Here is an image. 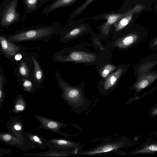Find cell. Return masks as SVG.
Returning a JSON list of instances; mask_svg holds the SVG:
<instances>
[{
    "mask_svg": "<svg viewBox=\"0 0 157 157\" xmlns=\"http://www.w3.org/2000/svg\"><path fill=\"white\" fill-rule=\"evenodd\" d=\"M57 86L62 90L60 98L65 101L75 113L83 112L91 106V100H87L82 90L69 86L63 81L58 71H55Z\"/></svg>",
    "mask_w": 157,
    "mask_h": 157,
    "instance_id": "obj_1",
    "label": "cell"
},
{
    "mask_svg": "<svg viewBox=\"0 0 157 157\" xmlns=\"http://www.w3.org/2000/svg\"><path fill=\"white\" fill-rule=\"evenodd\" d=\"M59 32L58 25H52L17 32L9 36L8 39L13 42L33 40L47 41L57 35Z\"/></svg>",
    "mask_w": 157,
    "mask_h": 157,
    "instance_id": "obj_2",
    "label": "cell"
},
{
    "mask_svg": "<svg viewBox=\"0 0 157 157\" xmlns=\"http://www.w3.org/2000/svg\"><path fill=\"white\" fill-rule=\"evenodd\" d=\"M18 0H5L2 3L0 8V25L7 27L19 20L20 14L17 9Z\"/></svg>",
    "mask_w": 157,
    "mask_h": 157,
    "instance_id": "obj_3",
    "label": "cell"
},
{
    "mask_svg": "<svg viewBox=\"0 0 157 157\" xmlns=\"http://www.w3.org/2000/svg\"><path fill=\"white\" fill-rule=\"evenodd\" d=\"M124 144L120 140L104 141L97 147L90 150H80L77 155H92L117 151L123 147Z\"/></svg>",
    "mask_w": 157,
    "mask_h": 157,
    "instance_id": "obj_4",
    "label": "cell"
},
{
    "mask_svg": "<svg viewBox=\"0 0 157 157\" xmlns=\"http://www.w3.org/2000/svg\"><path fill=\"white\" fill-rule=\"evenodd\" d=\"M35 118L40 123L38 129L43 128L61 135L67 138L71 136H75V135H70L61 131L60 129L66 128L68 125L50 118L40 115L34 116Z\"/></svg>",
    "mask_w": 157,
    "mask_h": 157,
    "instance_id": "obj_5",
    "label": "cell"
},
{
    "mask_svg": "<svg viewBox=\"0 0 157 157\" xmlns=\"http://www.w3.org/2000/svg\"><path fill=\"white\" fill-rule=\"evenodd\" d=\"M52 57L54 61L57 62L70 61L89 62L94 61L96 59L94 55L82 52H74L66 55L56 52Z\"/></svg>",
    "mask_w": 157,
    "mask_h": 157,
    "instance_id": "obj_6",
    "label": "cell"
},
{
    "mask_svg": "<svg viewBox=\"0 0 157 157\" xmlns=\"http://www.w3.org/2000/svg\"><path fill=\"white\" fill-rule=\"evenodd\" d=\"M24 140L28 145L29 150L35 148H39L42 150L47 147H50V144L48 140L43 136L33 132H22Z\"/></svg>",
    "mask_w": 157,
    "mask_h": 157,
    "instance_id": "obj_7",
    "label": "cell"
},
{
    "mask_svg": "<svg viewBox=\"0 0 157 157\" xmlns=\"http://www.w3.org/2000/svg\"><path fill=\"white\" fill-rule=\"evenodd\" d=\"M48 141L50 144V147L49 148L68 150L72 152L73 155H77L80 148L82 147V145L64 139H50Z\"/></svg>",
    "mask_w": 157,
    "mask_h": 157,
    "instance_id": "obj_8",
    "label": "cell"
},
{
    "mask_svg": "<svg viewBox=\"0 0 157 157\" xmlns=\"http://www.w3.org/2000/svg\"><path fill=\"white\" fill-rule=\"evenodd\" d=\"M0 140L7 145L18 148L23 151L26 152L29 150L28 146L25 142L9 132H1Z\"/></svg>",
    "mask_w": 157,
    "mask_h": 157,
    "instance_id": "obj_9",
    "label": "cell"
},
{
    "mask_svg": "<svg viewBox=\"0 0 157 157\" xmlns=\"http://www.w3.org/2000/svg\"><path fill=\"white\" fill-rule=\"evenodd\" d=\"M0 50L7 57H14L19 53L21 48L7 38L0 36Z\"/></svg>",
    "mask_w": 157,
    "mask_h": 157,
    "instance_id": "obj_10",
    "label": "cell"
},
{
    "mask_svg": "<svg viewBox=\"0 0 157 157\" xmlns=\"http://www.w3.org/2000/svg\"><path fill=\"white\" fill-rule=\"evenodd\" d=\"M7 126L9 132L24 141L22 132L24 127L22 121L17 117H11L7 123Z\"/></svg>",
    "mask_w": 157,
    "mask_h": 157,
    "instance_id": "obj_11",
    "label": "cell"
},
{
    "mask_svg": "<svg viewBox=\"0 0 157 157\" xmlns=\"http://www.w3.org/2000/svg\"><path fill=\"white\" fill-rule=\"evenodd\" d=\"M132 13L130 11L126 13H111L105 15L104 18L106 21L101 27V32L105 36L108 33L111 27L117 23L121 19L124 17Z\"/></svg>",
    "mask_w": 157,
    "mask_h": 157,
    "instance_id": "obj_12",
    "label": "cell"
},
{
    "mask_svg": "<svg viewBox=\"0 0 157 157\" xmlns=\"http://www.w3.org/2000/svg\"><path fill=\"white\" fill-rule=\"evenodd\" d=\"M73 155L72 152L62 149L49 148L47 151L33 153H25L23 156L33 157H57L71 156Z\"/></svg>",
    "mask_w": 157,
    "mask_h": 157,
    "instance_id": "obj_13",
    "label": "cell"
},
{
    "mask_svg": "<svg viewBox=\"0 0 157 157\" xmlns=\"http://www.w3.org/2000/svg\"><path fill=\"white\" fill-rule=\"evenodd\" d=\"M78 0H56L51 4L44 7L42 12L48 16L52 11L59 8L71 5Z\"/></svg>",
    "mask_w": 157,
    "mask_h": 157,
    "instance_id": "obj_14",
    "label": "cell"
},
{
    "mask_svg": "<svg viewBox=\"0 0 157 157\" xmlns=\"http://www.w3.org/2000/svg\"><path fill=\"white\" fill-rule=\"evenodd\" d=\"M157 78L155 74L146 75L141 78L135 84L134 88L137 91L145 88L152 82Z\"/></svg>",
    "mask_w": 157,
    "mask_h": 157,
    "instance_id": "obj_15",
    "label": "cell"
},
{
    "mask_svg": "<svg viewBox=\"0 0 157 157\" xmlns=\"http://www.w3.org/2000/svg\"><path fill=\"white\" fill-rule=\"evenodd\" d=\"M124 69L120 68L112 74L105 81L103 87L105 91H107L112 88L117 82L123 71Z\"/></svg>",
    "mask_w": 157,
    "mask_h": 157,
    "instance_id": "obj_16",
    "label": "cell"
},
{
    "mask_svg": "<svg viewBox=\"0 0 157 157\" xmlns=\"http://www.w3.org/2000/svg\"><path fill=\"white\" fill-rule=\"evenodd\" d=\"M13 112L18 113L24 111L27 105V101L22 95H17L13 102Z\"/></svg>",
    "mask_w": 157,
    "mask_h": 157,
    "instance_id": "obj_17",
    "label": "cell"
},
{
    "mask_svg": "<svg viewBox=\"0 0 157 157\" xmlns=\"http://www.w3.org/2000/svg\"><path fill=\"white\" fill-rule=\"evenodd\" d=\"M86 29L84 25H82L64 34L63 35H61L60 40L62 41L75 36L84 31Z\"/></svg>",
    "mask_w": 157,
    "mask_h": 157,
    "instance_id": "obj_18",
    "label": "cell"
},
{
    "mask_svg": "<svg viewBox=\"0 0 157 157\" xmlns=\"http://www.w3.org/2000/svg\"><path fill=\"white\" fill-rule=\"evenodd\" d=\"M138 38V35L135 33L128 35L117 43V46L121 48H125L130 45L136 41Z\"/></svg>",
    "mask_w": 157,
    "mask_h": 157,
    "instance_id": "obj_19",
    "label": "cell"
},
{
    "mask_svg": "<svg viewBox=\"0 0 157 157\" xmlns=\"http://www.w3.org/2000/svg\"><path fill=\"white\" fill-rule=\"evenodd\" d=\"M32 60L34 66V77L35 82L40 83L43 78V72L37 60L32 57Z\"/></svg>",
    "mask_w": 157,
    "mask_h": 157,
    "instance_id": "obj_20",
    "label": "cell"
},
{
    "mask_svg": "<svg viewBox=\"0 0 157 157\" xmlns=\"http://www.w3.org/2000/svg\"><path fill=\"white\" fill-rule=\"evenodd\" d=\"M6 82L5 77L3 74V69L2 67L0 70V109H1L3 105L4 99L6 94L4 91V87Z\"/></svg>",
    "mask_w": 157,
    "mask_h": 157,
    "instance_id": "obj_21",
    "label": "cell"
},
{
    "mask_svg": "<svg viewBox=\"0 0 157 157\" xmlns=\"http://www.w3.org/2000/svg\"><path fill=\"white\" fill-rule=\"evenodd\" d=\"M133 14L132 13L124 17L115 24V31H118L126 26L131 21Z\"/></svg>",
    "mask_w": 157,
    "mask_h": 157,
    "instance_id": "obj_22",
    "label": "cell"
},
{
    "mask_svg": "<svg viewBox=\"0 0 157 157\" xmlns=\"http://www.w3.org/2000/svg\"><path fill=\"white\" fill-rule=\"evenodd\" d=\"M94 0H86L75 10L70 16L69 20H72L81 14Z\"/></svg>",
    "mask_w": 157,
    "mask_h": 157,
    "instance_id": "obj_23",
    "label": "cell"
},
{
    "mask_svg": "<svg viewBox=\"0 0 157 157\" xmlns=\"http://www.w3.org/2000/svg\"><path fill=\"white\" fill-rule=\"evenodd\" d=\"M157 151V143L150 145H146L141 149L135 152L136 153H146L154 152Z\"/></svg>",
    "mask_w": 157,
    "mask_h": 157,
    "instance_id": "obj_24",
    "label": "cell"
},
{
    "mask_svg": "<svg viewBox=\"0 0 157 157\" xmlns=\"http://www.w3.org/2000/svg\"><path fill=\"white\" fill-rule=\"evenodd\" d=\"M27 10L32 11L39 6L40 0H23Z\"/></svg>",
    "mask_w": 157,
    "mask_h": 157,
    "instance_id": "obj_25",
    "label": "cell"
},
{
    "mask_svg": "<svg viewBox=\"0 0 157 157\" xmlns=\"http://www.w3.org/2000/svg\"><path fill=\"white\" fill-rule=\"evenodd\" d=\"M22 86L25 91L32 93L35 91L33 83L27 78H22Z\"/></svg>",
    "mask_w": 157,
    "mask_h": 157,
    "instance_id": "obj_26",
    "label": "cell"
},
{
    "mask_svg": "<svg viewBox=\"0 0 157 157\" xmlns=\"http://www.w3.org/2000/svg\"><path fill=\"white\" fill-rule=\"evenodd\" d=\"M19 71L21 76L27 79L29 78V70L27 65L24 61H22L20 63Z\"/></svg>",
    "mask_w": 157,
    "mask_h": 157,
    "instance_id": "obj_27",
    "label": "cell"
},
{
    "mask_svg": "<svg viewBox=\"0 0 157 157\" xmlns=\"http://www.w3.org/2000/svg\"><path fill=\"white\" fill-rule=\"evenodd\" d=\"M116 67L113 65L108 64L106 65L104 68L101 73V75L103 77H106L109 73L114 70Z\"/></svg>",
    "mask_w": 157,
    "mask_h": 157,
    "instance_id": "obj_28",
    "label": "cell"
},
{
    "mask_svg": "<svg viewBox=\"0 0 157 157\" xmlns=\"http://www.w3.org/2000/svg\"><path fill=\"white\" fill-rule=\"evenodd\" d=\"M145 7L141 5H136L134 7L130 10L132 13H138L144 9Z\"/></svg>",
    "mask_w": 157,
    "mask_h": 157,
    "instance_id": "obj_29",
    "label": "cell"
},
{
    "mask_svg": "<svg viewBox=\"0 0 157 157\" xmlns=\"http://www.w3.org/2000/svg\"><path fill=\"white\" fill-rule=\"evenodd\" d=\"M15 59L18 61L20 60L22 58V55L19 53L16 54L14 56Z\"/></svg>",
    "mask_w": 157,
    "mask_h": 157,
    "instance_id": "obj_30",
    "label": "cell"
},
{
    "mask_svg": "<svg viewBox=\"0 0 157 157\" xmlns=\"http://www.w3.org/2000/svg\"><path fill=\"white\" fill-rule=\"evenodd\" d=\"M151 113L152 115H157V108L153 110L151 112Z\"/></svg>",
    "mask_w": 157,
    "mask_h": 157,
    "instance_id": "obj_31",
    "label": "cell"
},
{
    "mask_svg": "<svg viewBox=\"0 0 157 157\" xmlns=\"http://www.w3.org/2000/svg\"><path fill=\"white\" fill-rule=\"evenodd\" d=\"M153 45H157V39L154 42Z\"/></svg>",
    "mask_w": 157,
    "mask_h": 157,
    "instance_id": "obj_32",
    "label": "cell"
}]
</instances>
